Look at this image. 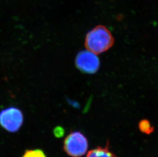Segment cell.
I'll return each mask as SVG.
<instances>
[{
	"mask_svg": "<svg viewBox=\"0 0 158 157\" xmlns=\"http://www.w3.org/2000/svg\"><path fill=\"white\" fill-rule=\"evenodd\" d=\"M114 39L110 31L103 26H98L88 32L85 39L88 50L96 54L102 53L113 46Z\"/></svg>",
	"mask_w": 158,
	"mask_h": 157,
	"instance_id": "1",
	"label": "cell"
},
{
	"mask_svg": "<svg viewBox=\"0 0 158 157\" xmlns=\"http://www.w3.org/2000/svg\"><path fill=\"white\" fill-rule=\"evenodd\" d=\"M87 139L79 131H74L68 135L64 141V151L72 157H81L87 153L88 149Z\"/></svg>",
	"mask_w": 158,
	"mask_h": 157,
	"instance_id": "2",
	"label": "cell"
},
{
	"mask_svg": "<svg viewBox=\"0 0 158 157\" xmlns=\"http://www.w3.org/2000/svg\"><path fill=\"white\" fill-rule=\"evenodd\" d=\"M24 116L22 112L16 107H10L0 112V125L8 132H16L22 126Z\"/></svg>",
	"mask_w": 158,
	"mask_h": 157,
	"instance_id": "3",
	"label": "cell"
},
{
	"mask_svg": "<svg viewBox=\"0 0 158 157\" xmlns=\"http://www.w3.org/2000/svg\"><path fill=\"white\" fill-rule=\"evenodd\" d=\"M75 64L78 70L85 74H94L100 66L97 54L89 50L79 52L75 58Z\"/></svg>",
	"mask_w": 158,
	"mask_h": 157,
	"instance_id": "4",
	"label": "cell"
},
{
	"mask_svg": "<svg viewBox=\"0 0 158 157\" xmlns=\"http://www.w3.org/2000/svg\"><path fill=\"white\" fill-rule=\"evenodd\" d=\"M87 157H116L107 147H98L88 151Z\"/></svg>",
	"mask_w": 158,
	"mask_h": 157,
	"instance_id": "5",
	"label": "cell"
},
{
	"mask_svg": "<svg viewBox=\"0 0 158 157\" xmlns=\"http://www.w3.org/2000/svg\"><path fill=\"white\" fill-rule=\"evenodd\" d=\"M139 127L140 130L143 133L146 134H150L154 130V128L150 122L146 119L142 120L139 124Z\"/></svg>",
	"mask_w": 158,
	"mask_h": 157,
	"instance_id": "6",
	"label": "cell"
},
{
	"mask_svg": "<svg viewBox=\"0 0 158 157\" xmlns=\"http://www.w3.org/2000/svg\"><path fill=\"white\" fill-rule=\"evenodd\" d=\"M22 157H46L42 150L40 149L27 150L24 153Z\"/></svg>",
	"mask_w": 158,
	"mask_h": 157,
	"instance_id": "7",
	"label": "cell"
},
{
	"mask_svg": "<svg viewBox=\"0 0 158 157\" xmlns=\"http://www.w3.org/2000/svg\"><path fill=\"white\" fill-rule=\"evenodd\" d=\"M54 133L57 137H61L64 135V130L61 127H57L54 129Z\"/></svg>",
	"mask_w": 158,
	"mask_h": 157,
	"instance_id": "8",
	"label": "cell"
}]
</instances>
